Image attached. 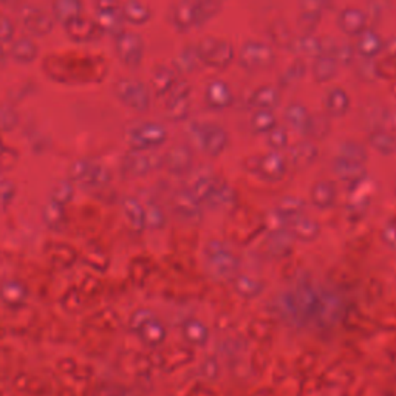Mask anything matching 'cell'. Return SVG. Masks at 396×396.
I'll return each instance as SVG.
<instances>
[{"label":"cell","mask_w":396,"mask_h":396,"mask_svg":"<svg viewBox=\"0 0 396 396\" xmlns=\"http://www.w3.org/2000/svg\"><path fill=\"white\" fill-rule=\"evenodd\" d=\"M252 124L257 130H269L276 124V117L271 110H257L252 117Z\"/></svg>","instance_id":"24"},{"label":"cell","mask_w":396,"mask_h":396,"mask_svg":"<svg viewBox=\"0 0 396 396\" xmlns=\"http://www.w3.org/2000/svg\"><path fill=\"white\" fill-rule=\"evenodd\" d=\"M280 102V92L274 85H263L254 90L250 96L248 104L256 110H272Z\"/></svg>","instance_id":"13"},{"label":"cell","mask_w":396,"mask_h":396,"mask_svg":"<svg viewBox=\"0 0 396 396\" xmlns=\"http://www.w3.org/2000/svg\"><path fill=\"white\" fill-rule=\"evenodd\" d=\"M338 26L347 36H359L360 33L367 30V14L359 8H346L339 13Z\"/></svg>","instance_id":"7"},{"label":"cell","mask_w":396,"mask_h":396,"mask_svg":"<svg viewBox=\"0 0 396 396\" xmlns=\"http://www.w3.org/2000/svg\"><path fill=\"white\" fill-rule=\"evenodd\" d=\"M201 63V59L197 53L196 47H186L183 48L180 55L177 56L173 63V68L177 70L178 73H191L198 67Z\"/></svg>","instance_id":"20"},{"label":"cell","mask_w":396,"mask_h":396,"mask_svg":"<svg viewBox=\"0 0 396 396\" xmlns=\"http://www.w3.org/2000/svg\"><path fill=\"white\" fill-rule=\"evenodd\" d=\"M305 72H306L305 63L302 59H297L291 67H288V70L284 73V76H282V84L291 85L297 81H301V79L305 76Z\"/></svg>","instance_id":"23"},{"label":"cell","mask_w":396,"mask_h":396,"mask_svg":"<svg viewBox=\"0 0 396 396\" xmlns=\"http://www.w3.org/2000/svg\"><path fill=\"white\" fill-rule=\"evenodd\" d=\"M19 19L23 25V28L36 38H43L53 31L55 26V19L42 8L26 5L19 13Z\"/></svg>","instance_id":"4"},{"label":"cell","mask_w":396,"mask_h":396,"mask_svg":"<svg viewBox=\"0 0 396 396\" xmlns=\"http://www.w3.org/2000/svg\"><path fill=\"white\" fill-rule=\"evenodd\" d=\"M14 23L8 16L0 14V43H10L14 39Z\"/></svg>","instance_id":"25"},{"label":"cell","mask_w":396,"mask_h":396,"mask_svg":"<svg viewBox=\"0 0 396 396\" xmlns=\"http://www.w3.org/2000/svg\"><path fill=\"white\" fill-rule=\"evenodd\" d=\"M6 59V50L4 47V43H0V63H4Z\"/></svg>","instance_id":"32"},{"label":"cell","mask_w":396,"mask_h":396,"mask_svg":"<svg viewBox=\"0 0 396 396\" xmlns=\"http://www.w3.org/2000/svg\"><path fill=\"white\" fill-rule=\"evenodd\" d=\"M172 22L175 28L180 31H188L193 25H197V8H193L184 0L173 6L172 11Z\"/></svg>","instance_id":"18"},{"label":"cell","mask_w":396,"mask_h":396,"mask_svg":"<svg viewBox=\"0 0 396 396\" xmlns=\"http://www.w3.org/2000/svg\"><path fill=\"white\" fill-rule=\"evenodd\" d=\"M205 101L209 107L217 110L230 107L234 102V95L230 84H226L222 79H213V81H209L205 89Z\"/></svg>","instance_id":"6"},{"label":"cell","mask_w":396,"mask_h":396,"mask_svg":"<svg viewBox=\"0 0 396 396\" xmlns=\"http://www.w3.org/2000/svg\"><path fill=\"white\" fill-rule=\"evenodd\" d=\"M322 14H314V13H301L299 16V25L304 30V34H313L314 30L318 28L319 21Z\"/></svg>","instance_id":"26"},{"label":"cell","mask_w":396,"mask_h":396,"mask_svg":"<svg viewBox=\"0 0 396 396\" xmlns=\"http://www.w3.org/2000/svg\"><path fill=\"white\" fill-rule=\"evenodd\" d=\"M334 58H336L338 64H344V65L351 64L355 59V47L348 46V43L336 47V50H334Z\"/></svg>","instance_id":"27"},{"label":"cell","mask_w":396,"mask_h":396,"mask_svg":"<svg viewBox=\"0 0 396 396\" xmlns=\"http://www.w3.org/2000/svg\"><path fill=\"white\" fill-rule=\"evenodd\" d=\"M184 2H188L189 5H192L193 8H197V10H198V8H201V6H205L206 4H209L210 0H184Z\"/></svg>","instance_id":"30"},{"label":"cell","mask_w":396,"mask_h":396,"mask_svg":"<svg viewBox=\"0 0 396 396\" xmlns=\"http://www.w3.org/2000/svg\"><path fill=\"white\" fill-rule=\"evenodd\" d=\"M285 118L297 129H304L306 126H310V119H311L310 115H308L306 109L299 102H293L288 105L285 110Z\"/></svg>","instance_id":"21"},{"label":"cell","mask_w":396,"mask_h":396,"mask_svg":"<svg viewBox=\"0 0 396 396\" xmlns=\"http://www.w3.org/2000/svg\"><path fill=\"white\" fill-rule=\"evenodd\" d=\"M338 60L333 55H328V53H322L321 56H318L314 59L313 64V77L316 82L319 84H327L330 82L331 79L336 76L338 73Z\"/></svg>","instance_id":"14"},{"label":"cell","mask_w":396,"mask_h":396,"mask_svg":"<svg viewBox=\"0 0 396 396\" xmlns=\"http://www.w3.org/2000/svg\"><path fill=\"white\" fill-rule=\"evenodd\" d=\"M350 105H351L350 95L344 89H341V87H331V89L325 93L323 107L328 115L333 117L346 115L350 109Z\"/></svg>","instance_id":"11"},{"label":"cell","mask_w":396,"mask_h":396,"mask_svg":"<svg viewBox=\"0 0 396 396\" xmlns=\"http://www.w3.org/2000/svg\"><path fill=\"white\" fill-rule=\"evenodd\" d=\"M95 22L98 23L100 30L105 34H110V36L117 38L118 34L124 31V17L121 13L119 8H112V10H96V17Z\"/></svg>","instance_id":"8"},{"label":"cell","mask_w":396,"mask_h":396,"mask_svg":"<svg viewBox=\"0 0 396 396\" xmlns=\"http://www.w3.org/2000/svg\"><path fill=\"white\" fill-rule=\"evenodd\" d=\"M180 79L178 72L173 67L158 65L152 72L151 85L158 96H166Z\"/></svg>","instance_id":"10"},{"label":"cell","mask_w":396,"mask_h":396,"mask_svg":"<svg viewBox=\"0 0 396 396\" xmlns=\"http://www.w3.org/2000/svg\"><path fill=\"white\" fill-rule=\"evenodd\" d=\"M11 58L19 64H25L28 65L31 63L36 60L38 55H39V48L36 46V42L30 38H21L14 41L11 51H10Z\"/></svg>","instance_id":"17"},{"label":"cell","mask_w":396,"mask_h":396,"mask_svg":"<svg viewBox=\"0 0 396 396\" xmlns=\"http://www.w3.org/2000/svg\"><path fill=\"white\" fill-rule=\"evenodd\" d=\"M115 92L117 98L127 105V107L138 110V112H146L149 107H151V90L149 87L137 81V79L132 77H122L115 84Z\"/></svg>","instance_id":"1"},{"label":"cell","mask_w":396,"mask_h":396,"mask_svg":"<svg viewBox=\"0 0 396 396\" xmlns=\"http://www.w3.org/2000/svg\"><path fill=\"white\" fill-rule=\"evenodd\" d=\"M234 58H235V50H234L232 43L223 41V39H218L215 50L210 53V56L205 60L203 64L213 67V68L223 70L232 64Z\"/></svg>","instance_id":"16"},{"label":"cell","mask_w":396,"mask_h":396,"mask_svg":"<svg viewBox=\"0 0 396 396\" xmlns=\"http://www.w3.org/2000/svg\"><path fill=\"white\" fill-rule=\"evenodd\" d=\"M392 95H393L395 98H396V82H395V84H393V87H392Z\"/></svg>","instance_id":"33"},{"label":"cell","mask_w":396,"mask_h":396,"mask_svg":"<svg viewBox=\"0 0 396 396\" xmlns=\"http://www.w3.org/2000/svg\"><path fill=\"white\" fill-rule=\"evenodd\" d=\"M19 4V0H0V5L4 6H14Z\"/></svg>","instance_id":"31"},{"label":"cell","mask_w":396,"mask_h":396,"mask_svg":"<svg viewBox=\"0 0 396 396\" xmlns=\"http://www.w3.org/2000/svg\"><path fill=\"white\" fill-rule=\"evenodd\" d=\"M117 56L129 68H137L143 63L144 42L139 34L132 31H122L115 38Z\"/></svg>","instance_id":"3"},{"label":"cell","mask_w":396,"mask_h":396,"mask_svg":"<svg viewBox=\"0 0 396 396\" xmlns=\"http://www.w3.org/2000/svg\"><path fill=\"white\" fill-rule=\"evenodd\" d=\"M356 47L355 50L359 53L360 56L365 59H373L384 50V41L375 30L367 28L363 33L356 36Z\"/></svg>","instance_id":"9"},{"label":"cell","mask_w":396,"mask_h":396,"mask_svg":"<svg viewBox=\"0 0 396 396\" xmlns=\"http://www.w3.org/2000/svg\"><path fill=\"white\" fill-rule=\"evenodd\" d=\"M387 58H396V36L390 38L389 41H384V50Z\"/></svg>","instance_id":"29"},{"label":"cell","mask_w":396,"mask_h":396,"mask_svg":"<svg viewBox=\"0 0 396 396\" xmlns=\"http://www.w3.org/2000/svg\"><path fill=\"white\" fill-rule=\"evenodd\" d=\"M121 13L124 21L132 25H144L152 19V11L141 0H126L121 5Z\"/></svg>","instance_id":"15"},{"label":"cell","mask_w":396,"mask_h":396,"mask_svg":"<svg viewBox=\"0 0 396 396\" xmlns=\"http://www.w3.org/2000/svg\"><path fill=\"white\" fill-rule=\"evenodd\" d=\"M64 28H65L67 36L79 43L93 42L102 34L98 23L92 19H87V17H84V16H79L72 22H68L67 25H64Z\"/></svg>","instance_id":"5"},{"label":"cell","mask_w":396,"mask_h":396,"mask_svg":"<svg viewBox=\"0 0 396 396\" xmlns=\"http://www.w3.org/2000/svg\"><path fill=\"white\" fill-rule=\"evenodd\" d=\"M274 60V50L262 41H246L239 51V64L250 72L269 68Z\"/></svg>","instance_id":"2"},{"label":"cell","mask_w":396,"mask_h":396,"mask_svg":"<svg viewBox=\"0 0 396 396\" xmlns=\"http://www.w3.org/2000/svg\"><path fill=\"white\" fill-rule=\"evenodd\" d=\"M294 50L304 58H318L323 53V43L313 34H304L294 42Z\"/></svg>","instance_id":"19"},{"label":"cell","mask_w":396,"mask_h":396,"mask_svg":"<svg viewBox=\"0 0 396 396\" xmlns=\"http://www.w3.org/2000/svg\"><path fill=\"white\" fill-rule=\"evenodd\" d=\"M191 96H183L172 101H166V113L171 119H183L191 110Z\"/></svg>","instance_id":"22"},{"label":"cell","mask_w":396,"mask_h":396,"mask_svg":"<svg viewBox=\"0 0 396 396\" xmlns=\"http://www.w3.org/2000/svg\"><path fill=\"white\" fill-rule=\"evenodd\" d=\"M82 0H53L51 4L53 19L63 25H67L76 17L82 16Z\"/></svg>","instance_id":"12"},{"label":"cell","mask_w":396,"mask_h":396,"mask_svg":"<svg viewBox=\"0 0 396 396\" xmlns=\"http://www.w3.org/2000/svg\"><path fill=\"white\" fill-rule=\"evenodd\" d=\"M327 0H301L299 6H301V13H314L322 14Z\"/></svg>","instance_id":"28"}]
</instances>
